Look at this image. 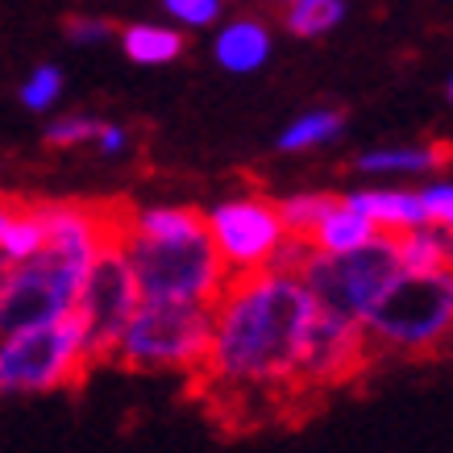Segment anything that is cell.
<instances>
[{"instance_id":"1","label":"cell","mask_w":453,"mask_h":453,"mask_svg":"<svg viewBox=\"0 0 453 453\" xmlns=\"http://www.w3.org/2000/svg\"><path fill=\"white\" fill-rule=\"evenodd\" d=\"M312 312V291L288 266L234 275L212 300L208 357L196 374L200 391L225 403L296 399Z\"/></svg>"},{"instance_id":"2","label":"cell","mask_w":453,"mask_h":453,"mask_svg":"<svg viewBox=\"0 0 453 453\" xmlns=\"http://www.w3.org/2000/svg\"><path fill=\"white\" fill-rule=\"evenodd\" d=\"M374 354L428 357L453 342V271H399L362 316Z\"/></svg>"},{"instance_id":"3","label":"cell","mask_w":453,"mask_h":453,"mask_svg":"<svg viewBox=\"0 0 453 453\" xmlns=\"http://www.w3.org/2000/svg\"><path fill=\"white\" fill-rule=\"evenodd\" d=\"M208 333H212V303L142 300L125 320L109 362L121 371L196 379L204 371Z\"/></svg>"},{"instance_id":"4","label":"cell","mask_w":453,"mask_h":453,"mask_svg":"<svg viewBox=\"0 0 453 453\" xmlns=\"http://www.w3.org/2000/svg\"><path fill=\"white\" fill-rule=\"evenodd\" d=\"M117 242H121L125 258L134 266L142 300L212 303L220 296V288L229 283V271H225V262H220L204 225L179 237H142L129 234L121 220Z\"/></svg>"},{"instance_id":"5","label":"cell","mask_w":453,"mask_h":453,"mask_svg":"<svg viewBox=\"0 0 453 453\" xmlns=\"http://www.w3.org/2000/svg\"><path fill=\"white\" fill-rule=\"evenodd\" d=\"M88 371H92V354H88L83 320L75 312L0 337V399L67 391L80 387Z\"/></svg>"},{"instance_id":"6","label":"cell","mask_w":453,"mask_h":453,"mask_svg":"<svg viewBox=\"0 0 453 453\" xmlns=\"http://www.w3.org/2000/svg\"><path fill=\"white\" fill-rule=\"evenodd\" d=\"M296 275L303 279V288L312 291L320 308L362 320L371 312V303L387 291V283L399 275L395 237L374 234L366 246L345 250V254H320L303 242L300 258H296Z\"/></svg>"},{"instance_id":"7","label":"cell","mask_w":453,"mask_h":453,"mask_svg":"<svg viewBox=\"0 0 453 453\" xmlns=\"http://www.w3.org/2000/svg\"><path fill=\"white\" fill-rule=\"evenodd\" d=\"M204 229L212 237L229 279L262 271V266H275L279 250L291 242L288 225L279 217V200L258 192L229 196V200L212 204L204 212Z\"/></svg>"},{"instance_id":"8","label":"cell","mask_w":453,"mask_h":453,"mask_svg":"<svg viewBox=\"0 0 453 453\" xmlns=\"http://www.w3.org/2000/svg\"><path fill=\"white\" fill-rule=\"evenodd\" d=\"M138 303H142V291H138V279H134V266L125 258L121 242L112 237L109 246L92 258L88 275H83L80 300H75V316L83 320V337H88L92 366H104V362H109L112 345H117L125 320L134 316Z\"/></svg>"},{"instance_id":"9","label":"cell","mask_w":453,"mask_h":453,"mask_svg":"<svg viewBox=\"0 0 453 453\" xmlns=\"http://www.w3.org/2000/svg\"><path fill=\"white\" fill-rule=\"evenodd\" d=\"M371 342L362 320L342 312H329L316 303L308 337H303V357H300V395L312 391H333V387L349 383L357 371H366L371 362Z\"/></svg>"},{"instance_id":"10","label":"cell","mask_w":453,"mask_h":453,"mask_svg":"<svg viewBox=\"0 0 453 453\" xmlns=\"http://www.w3.org/2000/svg\"><path fill=\"white\" fill-rule=\"evenodd\" d=\"M212 55H217V67H225L229 75H254L271 58V26L258 17H234L220 26Z\"/></svg>"},{"instance_id":"11","label":"cell","mask_w":453,"mask_h":453,"mask_svg":"<svg viewBox=\"0 0 453 453\" xmlns=\"http://www.w3.org/2000/svg\"><path fill=\"white\" fill-rule=\"evenodd\" d=\"M342 200L354 204L379 234H391V237L420 229L428 220L425 204H420V192H408V188H371V192H349Z\"/></svg>"},{"instance_id":"12","label":"cell","mask_w":453,"mask_h":453,"mask_svg":"<svg viewBox=\"0 0 453 453\" xmlns=\"http://www.w3.org/2000/svg\"><path fill=\"white\" fill-rule=\"evenodd\" d=\"M374 234H379V229H374L371 220L362 217L354 204H345L342 196H337L333 208L320 217V225L308 234V246L320 250V254H345V250L366 246Z\"/></svg>"},{"instance_id":"13","label":"cell","mask_w":453,"mask_h":453,"mask_svg":"<svg viewBox=\"0 0 453 453\" xmlns=\"http://www.w3.org/2000/svg\"><path fill=\"white\" fill-rule=\"evenodd\" d=\"M399 271H453V234L441 225H420L395 237Z\"/></svg>"},{"instance_id":"14","label":"cell","mask_w":453,"mask_h":453,"mask_svg":"<svg viewBox=\"0 0 453 453\" xmlns=\"http://www.w3.org/2000/svg\"><path fill=\"white\" fill-rule=\"evenodd\" d=\"M449 158L445 146H374L357 154L362 175H428Z\"/></svg>"},{"instance_id":"15","label":"cell","mask_w":453,"mask_h":453,"mask_svg":"<svg viewBox=\"0 0 453 453\" xmlns=\"http://www.w3.org/2000/svg\"><path fill=\"white\" fill-rule=\"evenodd\" d=\"M183 29L179 26H150V21H138V26L121 29V50L125 58H134L138 67H166L183 55Z\"/></svg>"},{"instance_id":"16","label":"cell","mask_w":453,"mask_h":453,"mask_svg":"<svg viewBox=\"0 0 453 453\" xmlns=\"http://www.w3.org/2000/svg\"><path fill=\"white\" fill-rule=\"evenodd\" d=\"M345 134V112L337 109H308L300 112L296 121L279 134V150L283 154H303V150H320V146H329Z\"/></svg>"},{"instance_id":"17","label":"cell","mask_w":453,"mask_h":453,"mask_svg":"<svg viewBox=\"0 0 453 453\" xmlns=\"http://www.w3.org/2000/svg\"><path fill=\"white\" fill-rule=\"evenodd\" d=\"M42 246H46V225H42L38 204H21V200H17L13 217H9L4 234H0V258L26 262V258H34Z\"/></svg>"},{"instance_id":"18","label":"cell","mask_w":453,"mask_h":453,"mask_svg":"<svg viewBox=\"0 0 453 453\" xmlns=\"http://www.w3.org/2000/svg\"><path fill=\"white\" fill-rule=\"evenodd\" d=\"M345 21V0H296L283 9V26L296 38H320Z\"/></svg>"},{"instance_id":"19","label":"cell","mask_w":453,"mask_h":453,"mask_svg":"<svg viewBox=\"0 0 453 453\" xmlns=\"http://www.w3.org/2000/svg\"><path fill=\"white\" fill-rule=\"evenodd\" d=\"M333 200H337V196H329V192L288 196V200H279V217H283V225H288L291 237L308 242V234H312L316 225H320V217H325V212L333 208Z\"/></svg>"},{"instance_id":"20","label":"cell","mask_w":453,"mask_h":453,"mask_svg":"<svg viewBox=\"0 0 453 453\" xmlns=\"http://www.w3.org/2000/svg\"><path fill=\"white\" fill-rule=\"evenodd\" d=\"M58 96H63V71L55 63H42V67L29 71V80L21 83V104L29 112H46L55 109Z\"/></svg>"},{"instance_id":"21","label":"cell","mask_w":453,"mask_h":453,"mask_svg":"<svg viewBox=\"0 0 453 453\" xmlns=\"http://www.w3.org/2000/svg\"><path fill=\"white\" fill-rule=\"evenodd\" d=\"M100 121L88 117V112H67L58 121L46 125V146H58V150H71V146H83V142H96Z\"/></svg>"},{"instance_id":"22","label":"cell","mask_w":453,"mask_h":453,"mask_svg":"<svg viewBox=\"0 0 453 453\" xmlns=\"http://www.w3.org/2000/svg\"><path fill=\"white\" fill-rule=\"evenodd\" d=\"M163 9L179 29H208L220 21L225 0H163Z\"/></svg>"},{"instance_id":"23","label":"cell","mask_w":453,"mask_h":453,"mask_svg":"<svg viewBox=\"0 0 453 453\" xmlns=\"http://www.w3.org/2000/svg\"><path fill=\"white\" fill-rule=\"evenodd\" d=\"M420 204H425L428 225H441L453 234V179H441V183H428L420 192Z\"/></svg>"},{"instance_id":"24","label":"cell","mask_w":453,"mask_h":453,"mask_svg":"<svg viewBox=\"0 0 453 453\" xmlns=\"http://www.w3.org/2000/svg\"><path fill=\"white\" fill-rule=\"evenodd\" d=\"M112 34V26L104 17H71L67 21V38L75 46H100V42Z\"/></svg>"},{"instance_id":"25","label":"cell","mask_w":453,"mask_h":453,"mask_svg":"<svg viewBox=\"0 0 453 453\" xmlns=\"http://www.w3.org/2000/svg\"><path fill=\"white\" fill-rule=\"evenodd\" d=\"M104 158H121L125 150H129V129L125 125H104L100 121V129H96V142H92Z\"/></svg>"},{"instance_id":"26","label":"cell","mask_w":453,"mask_h":453,"mask_svg":"<svg viewBox=\"0 0 453 453\" xmlns=\"http://www.w3.org/2000/svg\"><path fill=\"white\" fill-rule=\"evenodd\" d=\"M17 200H0V234H4V225H9V217H13Z\"/></svg>"},{"instance_id":"27","label":"cell","mask_w":453,"mask_h":453,"mask_svg":"<svg viewBox=\"0 0 453 453\" xmlns=\"http://www.w3.org/2000/svg\"><path fill=\"white\" fill-rule=\"evenodd\" d=\"M275 4H279V9H288V4H296V0H275Z\"/></svg>"},{"instance_id":"28","label":"cell","mask_w":453,"mask_h":453,"mask_svg":"<svg viewBox=\"0 0 453 453\" xmlns=\"http://www.w3.org/2000/svg\"><path fill=\"white\" fill-rule=\"evenodd\" d=\"M449 100H453V80H449Z\"/></svg>"}]
</instances>
